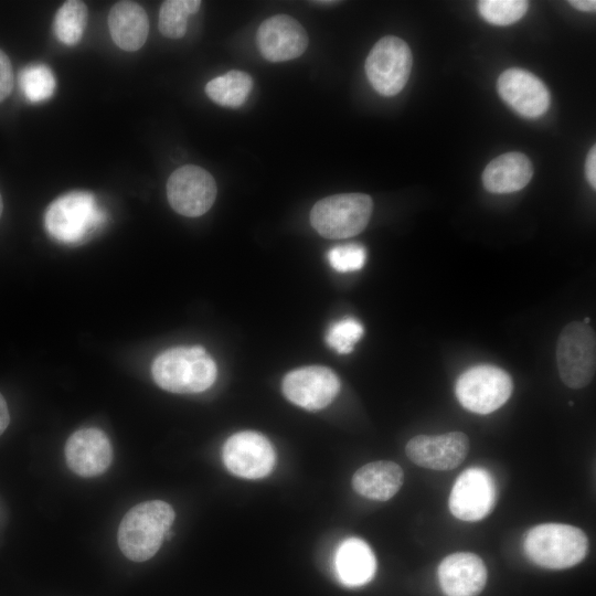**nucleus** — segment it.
Returning a JSON list of instances; mask_svg holds the SVG:
<instances>
[{
	"label": "nucleus",
	"mask_w": 596,
	"mask_h": 596,
	"mask_svg": "<svg viewBox=\"0 0 596 596\" xmlns=\"http://www.w3.org/2000/svg\"><path fill=\"white\" fill-rule=\"evenodd\" d=\"M556 363L566 386L582 389L592 382L596 370V337L588 323L573 321L563 328L556 344Z\"/></svg>",
	"instance_id": "6"
},
{
	"label": "nucleus",
	"mask_w": 596,
	"mask_h": 596,
	"mask_svg": "<svg viewBox=\"0 0 596 596\" xmlns=\"http://www.w3.org/2000/svg\"><path fill=\"white\" fill-rule=\"evenodd\" d=\"M404 481L402 468L387 460L369 462L352 477L353 489L364 498L386 501L401 489Z\"/></svg>",
	"instance_id": "20"
},
{
	"label": "nucleus",
	"mask_w": 596,
	"mask_h": 596,
	"mask_svg": "<svg viewBox=\"0 0 596 596\" xmlns=\"http://www.w3.org/2000/svg\"><path fill=\"white\" fill-rule=\"evenodd\" d=\"M533 175L530 159L520 152L503 153L488 163L482 183L491 193H511L523 189Z\"/></svg>",
	"instance_id": "19"
},
{
	"label": "nucleus",
	"mask_w": 596,
	"mask_h": 596,
	"mask_svg": "<svg viewBox=\"0 0 596 596\" xmlns=\"http://www.w3.org/2000/svg\"><path fill=\"white\" fill-rule=\"evenodd\" d=\"M568 3L579 11L593 12L596 9L595 0H572Z\"/></svg>",
	"instance_id": "32"
},
{
	"label": "nucleus",
	"mask_w": 596,
	"mask_h": 596,
	"mask_svg": "<svg viewBox=\"0 0 596 596\" xmlns=\"http://www.w3.org/2000/svg\"><path fill=\"white\" fill-rule=\"evenodd\" d=\"M585 175L593 189H596V147L593 146L585 161Z\"/></svg>",
	"instance_id": "30"
},
{
	"label": "nucleus",
	"mask_w": 596,
	"mask_h": 596,
	"mask_svg": "<svg viewBox=\"0 0 596 596\" xmlns=\"http://www.w3.org/2000/svg\"><path fill=\"white\" fill-rule=\"evenodd\" d=\"M524 0H481L478 2L480 15L491 24L509 25L519 21L528 11Z\"/></svg>",
	"instance_id": "26"
},
{
	"label": "nucleus",
	"mask_w": 596,
	"mask_h": 596,
	"mask_svg": "<svg viewBox=\"0 0 596 596\" xmlns=\"http://www.w3.org/2000/svg\"><path fill=\"white\" fill-rule=\"evenodd\" d=\"M87 22V7L78 0L64 2L54 18V33L66 45L79 42Z\"/></svg>",
	"instance_id": "23"
},
{
	"label": "nucleus",
	"mask_w": 596,
	"mask_h": 596,
	"mask_svg": "<svg viewBox=\"0 0 596 596\" xmlns=\"http://www.w3.org/2000/svg\"><path fill=\"white\" fill-rule=\"evenodd\" d=\"M313 3H317V4H320V3L321 4H328V3L332 4L333 3L334 4L337 2L336 1H315Z\"/></svg>",
	"instance_id": "33"
},
{
	"label": "nucleus",
	"mask_w": 596,
	"mask_h": 596,
	"mask_svg": "<svg viewBox=\"0 0 596 596\" xmlns=\"http://www.w3.org/2000/svg\"><path fill=\"white\" fill-rule=\"evenodd\" d=\"M173 508L161 500L136 504L124 515L117 533L123 554L134 562L151 558L174 521Z\"/></svg>",
	"instance_id": "1"
},
{
	"label": "nucleus",
	"mask_w": 596,
	"mask_h": 596,
	"mask_svg": "<svg viewBox=\"0 0 596 596\" xmlns=\"http://www.w3.org/2000/svg\"><path fill=\"white\" fill-rule=\"evenodd\" d=\"M497 500L496 482L490 472L480 467L464 470L456 479L448 500L451 514L462 521H480L493 509Z\"/></svg>",
	"instance_id": "10"
},
{
	"label": "nucleus",
	"mask_w": 596,
	"mask_h": 596,
	"mask_svg": "<svg viewBox=\"0 0 596 596\" xmlns=\"http://www.w3.org/2000/svg\"><path fill=\"white\" fill-rule=\"evenodd\" d=\"M256 41L262 55L269 62L294 60L308 46L306 30L287 14H276L263 21Z\"/></svg>",
	"instance_id": "15"
},
{
	"label": "nucleus",
	"mask_w": 596,
	"mask_h": 596,
	"mask_svg": "<svg viewBox=\"0 0 596 596\" xmlns=\"http://www.w3.org/2000/svg\"><path fill=\"white\" fill-rule=\"evenodd\" d=\"M2 210H3V203H2V198H1V194H0V216L2 214Z\"/></svg>",
	"instance_id": "34"
},
{
	"label": "nucleus",
	"mask_w": 596,
	"mask_h": 596,
	"mask_svg": "<svg viewBox=\"0 0 596 596\" xmlns=\"http://www.w3.org/2000/svg\"><path fill=\"white\" fill-rule=\"evenodd\" d=\"M200 0H167L159 11V31L169 39H181L187 32L188 18L199 11Z\"/></svg>",
	"instance_id": "24"
},
{
	"label": "nucleus",
	"mask_w": 596,
	"mask_h": 596,
	"mask_svg": "<svg viewBox=\"0 0 596 596\" xmlns=\"http://www.w3.org/2000/svg\"><path fill=\"white\" fill-rule=\"evenodd\" d=\"M107 220L91 192L74 191L54 200L47 207L44 225L49 235L63 244H78Z\"/></svg>",
	"instance_id": "3"
},
{
	"label": "nucleus",
	"mask_w": 596,
	"mask_h": 596,
	"mask_svg": "<svg viewBox=\"0 0 596 596\" xmlns=\"http://www.w3.org/2000/svg\"><path fill=\"white\" fill-rule=\"evenodd\" d=\"M281 387L291 403L308 411H318L334 400L340 391V381L329 368L312 365L289 372Z\"/></svg>",
	"instance_id": "12"
},
{
	"label": "nucleus",
	"mask_w": 596,
	"mask_h": 596,
	"mask_svg": "<svg viewBox=\"0 0 596 596\" xmlns=\"http://www.w3.org/2000/svg\"><path fill=\"white\" fill-rule=\"evenodd\" d=\"M334 564L340 581L352 587L370 582L376 570L372 550L358 538H350L341 543L336 553Z\"/></svg>",
	"instance_id": "21"
},
{
	"label": "nucleus",
	"mask_w": 596,
	"mask_h": 596,
	"mask_svg": "<svg viewBox=\"0 0 596 596\" xmlns=\"http://www.w3.org/2000/svg\"><path fill=\"white\" fill-rule=\"evenodd\" d=\"M151 373L163 390L178 393H200L213 385L217 369L214 360L200 345L177 347L161 352L153 361Z\"/></svg>",
	"instance_id": "2"
},
{
	"label": "nucleus",
	"mask_w": 596,
	"mask_h": 596,
	"mask_svg": "<svg viewBox=\"0 0 596 596\" xmlns=\"http://www.w3.org/2000/svg\"><path fill=\"white\" fill-rule=\"evenodd\" d=\"M373 210L371 196L341 193L319 200L310 211L312 227L323 237L341 240L361 233Z\"/></svg>",
	"instance_id": "5"
},
{
	"label": "nucleus",
	"mask_w": 596,
	"mask_h": 596,
	"mask_svg": "<svg viewBox=\"0 0 596 596\" xmlns=\"http://www.w3.org/2000/svg\"><path fill=\"white\" fill-rule=\"evenodd\" d=\"M487 567L473 553L447 555L438 566V579L446 596H477L487 583Z\"/></svg>",
	"instance_id": "17"
},
{
	"label": "nucleus",
	"mask_w": 596,
	"mask_h": 596,
	"mask_svg": "<svg viewBox=\"0 0 596 596\" xmlns=\"http://www.w3.org/2000/svg\"><path fill=\"white\" fill-rule=\"evenodd\" d=\"M328 260L340 273L355 272L364 266L366 249L355 243L339 245L328 252Z\"/></svg>",
	"instance_id": "28"
},
{
	"label": "nucleus",
	"mask_w": 596,
	"mask_h": 596,
	"mask_svg": "<svg viewBox=\"0 0 596 596\" xmlns=\"http://www.w3.org/2000/svg\"><path fill=\"white\" fill-rule=\"evenodd\" d=\"M108 28L113 41L119 49L134 52L145 44L149 21L140 4L134 1H119L109 11Z\"/></svg>",
	"instance_id": "18"
},
{
	"label": "nucleus",
	"mask_w": 596,
	"mask_h": 596,
	"mask_svg": "<svg viewBox=\"0 0 596 596\" xmlns=\"http://www.w3.org/2000/svg\"><path fill=\"white\" fill-rule=\"evenodd\" d=\"M513 383L502 369L491 364L475 365L466 370L456 382L459 403L476 414H490L511 396Z\"/></svg>",
	"instance_id": "7"
},
{
	"label": "nucleus",
	"mask_w": 596,
	"mask_h": 596,
	"mask_svg": "<svg viewBox=\"0 0 596 596\" xmlns=\"http://www.w3.org/2000/svg\"><path fill=\"white\" fill-rule=\"evenodd\" d=\"M12 87V65L7 54L0 50V102H2L11 93Z\"/></svg>",
	"instance_id": "29"
},
{
	"label": "nucleus",
	"mask_w": 596,
	"mask_h": 596,
	"mask_svg": "<svg viewBox=\"0 0 596 596\" xmlns=\"http://www.w3.org/2000/svg\"><path fill=\"white\" fill-rule=\"evenodd\" d=\"M524 551L536 565L564 570L584 560L588 539L579 528L564 523H543L532 528L524 539Z\"/></svg>",
	"instance_id": "4"
},
{
	"label": "nucleus",
	"mask_w": 596,
	"mask_h": 596,
	"mask_svg": "<svg viewBox=\"0 0 596 596\" xmlns=\"http://www.w3.org/2000/svg\"><path fill=\"white\" fill-rule=\"evenodd\" d=\"M10 423V414L7 402L0 393V435L7 429Z\"/></svg>",
	"instance_id": "31"
},
{
	"label": "nucleus",
	"mask_w": 596,
	"mask_h": 596,
	"mask_svg": "<svg viewBox=\"0 0 596 596\" xmlns=\"http://www.w3.org/2000/svg\"><path fill=\"white\" fill-rule=\"evenodd\" d=\"M65 460L68 468L81 477L102 475L113 460L111 444L102 429L81 428L66 441Z\"/></svg>",
	"instance_id": "16"
},
{
	"label": "nucleus",
	"mask_w": 596,
	"mask_h": 596,
	"mask_svg": "<svg viewBox=\"0 0 596 596\" xmlns=\"http://www.w3.org/2000/svg\"><path fill=\"white\" fill-rule=\"evenodd\" d=\"M20 87L25 98L32 103L49 99L56 86L52 71L43 64L25 66L19 76Z\"/></svg>",
	"instance_id": "25"
},
{
	"label": "nucleus",
	"mask_w": 596,
	"mask_h": 596,
	"mask_svg": "<svg viewBox=\"0 0 596 596\" xmlns=\"http://www.w3.org/2000/svg\"><path fill=\"white\" fill-rule=\"evenodd\" d=\"M413 65L409 46L400 38L379 40L365 61V73L372 87L383 96H394L406 85Z\"/></svg>",
	"instance_id": "8"
},
{
	"label": "nucleus",
	"mask_w": 596,
	"mask_h": 596,
	"mask_svg": "<svg viewBox=\"0 0 596 596\" xmlns=\"http://www.w3.org/2000/svg\"><path fill=\"white\" fill-rule=\"evenodd\" d=\"M223 461L237 477L259 479L273 470L275 451L265 436L257 432L244 430L232 435L225 441Z\"/></svg>",
	"instance_id": "11"
},
{
	"label": "nucleus",
	"mask_w": 596,
	"mask_h": 596,
	"mask_svg": "<svg viewBox=\"0 0 596 596\" xmlns=\"http://www.w3.org/2000/svg\"><path fill=\"white\" fill-rule=\"evenodd\" d=\"M252 88L251 75L233 70L211 79L205 86V93L214 103L235 108L244 104Z\"/></svg>",
	"instance_id": "22"
},
{
	"label": "nucleus",
	"mask_w": 596,
	"mask_h": 596,
	"mask_svg": "<svg viewBox=\"0 0 596 596\" xmlns=\"http://www.w3.org/2000/svg\"><path fill=\"white\" fill-rule=\"evenodd\" d=\"M502 100L526 118L542 116L550 107L551 96L545 84L523 68H508L497 81Z\"/></svg>",
	"instance_id": "14"
},
{
	"label": "nucleus",
	"mask_w": 596,
	"mask_h": 596,
	"mask_svg": "<svg viewBox=\"0 0 596 596\" xmlns=\"http://www.w3.org/2000/svg\"><path fill=\"white\" fill-rule=\"evenodd\" d=\"M363 331L359 320L352 317L343 318L329 327L326 341L339 354H348L362 338Z\"/></svg>",
	"instance_id": "27"
},
{
	"label": "nucleus",
	"mask_w": 596,
	"mask_h": 596,
	"mask_svg": "<svg viewBox=\"0 0 596 596\" xmlns=\"http://www.w3.org/2000/svg\"><path fill=\"white\" fill-rule=\"evenodd\" d=\"M216 193V183L211 173L194 164L178 168L167 182V196L171 207L189 217L206 213L213 205Z\"/></svg>",
	"instance_id": "9"
},
{
	"label": "nucleus",
	"mask_w": 596,
	"mask_h": 596,
	"mask_svg": "<svg viewBox=\"0 0 596 596\" xmlns=\"http://www.w3.org/2000/svg\"><path fill=\"white\" fill-rule=\"evenodd\" d=\"M469 451V438L461 432L417 435L408 440L405 453L415 465L433 470L458 467Z\"/></svg>",
	"instance_id": "13"
}]
</instances>
